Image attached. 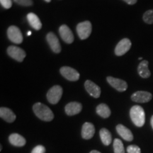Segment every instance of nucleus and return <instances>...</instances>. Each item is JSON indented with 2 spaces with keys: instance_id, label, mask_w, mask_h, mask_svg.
<instances>
[{
  "instance_id": "a211bd4d",
  "label": "nucleus",
  "mask_w": 153,
  "mask_h": 153,
  "mask_svg": "<svg viewBox=\"0 0 153 153\" xmlns=\"http://www.w3.org/2000/svg\"><path fill=\"white\" fill-rule=\"evenodd\" d=\"M9 141L11 145L16 147H23L26 143V139L18 133L11 134L9 137Z\"/></svg>"
},
{
  "instance_id": "4be33fe9",
  "label": "nucleus",
  "mask_w": 153,
  "mask_h": 153,
  "mask_svg": "<svg viewBox=\"0 0 153 153\" xmlns=\"http://www.w3.org/2000/svg\"><path fill=\"white\" fill-rule=\"evenodd\" d=\"M96 111H97V114L99 116L104 118H108L111 116V114L109 107L105 104H101L99 106H97Z\"/></svg>"
},
{
  "instance_id": "a878e982",
  "label": "nucleus",
  "mask_w": 153,
  "mask_h": 153,
  "mask_svg": "<svg viewBox=\"0 0 153 153\" xmlns=\"http://www.w3.org/2000/svg\"><path fill=\"white\" fill-rule=\"evenodd\" d=\"M128 153H141L140 148L137 145H129L127 148Z\"/></svg>"
},
{
  "instance_id": "1a4fd4ad",
  "label": "nucleus",
  "mask_w": 153,
  "mask_h": 153,
  "mask_svg": "<svg viewBox=\"0 0 153 153\" xmlns=\"http://www.w3.org/2000/svg\"><path fill=\"white\" fill-rule=\"evenodd\" d=\"M106 80L112 87L120 92L125 91L128 89V84L123 79H118V78L113 77V76H108L106 78Z\"/></svg>"
},
{
  "instance_id": "72a5a7b5",
  "label": "nucleus",
  "mask_w": 153,
  "mask_h": 153,
  "mask_svg": "<svg viewBox=\"0 0 153 153\" xmlns=\"http://www.w3.org/2000/svg\"><path fill=\"white\" fill-rule=\"evenodd\" d=\"M1 150H2V146H1V145H0V151H1Z\"/></svg>"
},
{
  "instance_id": "6e6552de",
  "label": "nucleus",
  "mask_w": 153,
  "mask_h": 153,
  "mask_svg": "<svg viewBox=\"0 0 153 153\" xmlns=\"http://www.w3.org/2000/svg\"><path fill=\"white\" fill-rule=\"evenodd\" d=\"M131 41L128 38H123L117 44L115 48V54L117 56H122L125 55L131 48Z\"/></svg>"
},
{
  "instance_id": "f03ea898",
  "label": "nucleus",
  "mask_w": 153,
  "mask_h": 153,
  "mask_svg": "<svg viewBox=\"0 0 153 153\" xmlns=\"http://www.w3.org/2000/svg\"><path fill=\"white\" fill-rule=\"evenodd\" d=\"M130 116L133 123L137 127H142L145 122V114L143 107L140 106H133L130 110Z\"/></svg>"
},
{
  "instance_id": "bb28decb",
  "label": "nucleus",
  "mask_w": 153,
  "mask_h": 153,
  "mask_svg": "<svg viewBox=\"0 0 153 153\" xmlns=\"http://www.w3.org/2000/svg\"><path fill=\"white\" fill-rule=\"evenodd\" d=\"M0 3L4 8L6 9H10L12 6V1L11 0H0Z\"/></svg>"
},
{
  "instance_id": "6ab92c4d",
  "label": "nucleus",
  "mask_w": 153,
  "mask_h": 153,
  "mask_svg": "<svg viewBox=\"0 0 153 153\" xmlns=\"http://www.w3.org/2000/svg\"><path fill=\"white\" fill-rule=\"evenodd\" d=\"M148 61L143 60L137 67V72L142 78H148L150 76V71L148 69Z\"/></svg>"
},
{
  "instance_id": "2eb2a0df",
  "label": "nucleus",
  "mask_w": 153,
  "mask_h": 153,
  "mask_svg": "<svg viewBox=\"0 0 153 153\" xmlns=\"http://www.w3.org/2000/svg\"><path fill=\"white\" fill-rule=\"evenodd\" d=\"M95 133V128L92 123L86 122L82 128V136L84 139L89 140L94 136Z\"/></svg>"
},
{
  "instance_id": "423d86ee",
  "label": "nucleus",
  "mask_w": 153,
  "mask_h": 153,
  "mask_svg": "<svg viewBox=\"0 0 153 153\" xmlns=\"http://www.w3.org/2000/svg\"><path fill=\"white\" fill-rule=\"evenodd\" d=\"M7 53L11 58L14 59L15 60L18 62H22L24 58L26 57V52L21 48L14 46V45H11L7 48Z\"/></svg>"
},
{
  "instance_id": "b1692460",
  "label": "nucleus",
  "mask_w": 153,
  "mask_h": 153,
  "mask_svg": "<svg viewBox=\"0 0 153 153\" xmlns=\"http://www.w3.org/2000/svg\"><path fill=\"white\" fill-rule=\"evenodd\" d=\"M143 19L146 24H153V9H150L145 12Z\"/></svg>"
},
{
  "instance_id": "f3484780",
  "label": "nucleus",
  "mask_w": 153,
  "mask_h": 153,
  "mask_svg": "<svg viewBox=\"0 0 153 153\" xmlns=\"http://www.w3.org/2000/svg\"><path fill=\"white\" fill-rule=\"evenodd\" d=\"M0 117L7 121V123H13L16 120V115L10 108L1 107L0 108Z\"/></svg>"
},
{
  "instance_id": "7c9ffc66",
  "label": "nucleus",
  "mask_w": 153,
  "mask_h": 153,
  "mask_svg": "<svg viewBox=\"0 0 153 153\" xmlns=\"http://www.w3.org/2000/svg\"><path fill=\"white\" fill-rule=\"evenodd\" d=\"M89 153H101V152H99V151H97V150H92V151H91Z\"/></svg>"
},
{
  "instance_id": "7ed1b4c3",
  "label": "nucleus",
  "mask_w": 153,
  "mask_h": 153,
  "mask_svg": "<svg viewBox=\"0 0 153 153\" xmlns=\"http://www.w3.org/2000/svg\"><path fill=\"white\" fill-rule=\"evenodd\" d=\"M76 30L80 39L85 40L91 35L92 26L89 21H85V22L78 24Z\"/></svg>"
},
{
  "instance_id": "473e14b6",
  "label": "nucleus",
  "mask_w": 153,
  "mask_h": 153,
  "mask_svg": "<svg viewBox=\"0 0 153 153\" xmlns=\"http://www.w3.org/2000/svg\"><path fill=\"white\" fill-rule=\"evenodd\" d=\"M45 1H46V2H51V0H45Z\"/></svg>"
},
{
  "instance_id": "aec40b11",
  "label": "nucleus",
  "mask_w": 153,
  "mask_h": 153,
  "mask_svg": "<svg viewBox=\"0 0 153 153\" xmlns=\"http://www.w3.org/2000/svg\"><path fill=\"white\" fill-rule=\"evenodd\" d=\"M27 19L32 28L37 30L41 29L42 24L37 15L34 13H29L27 15Z\"/></svg>"
},
{
  "instance_id": "39448f33",
  "label": "nucleus",
  "mask_w": 153,
  "mask_h": 153,
  "mask_svg": "<svg viewBox=\"0 0 153 153\" xmlns=\"http://www.w3.org/2000/svg\"><path fill=\"white\" fill-rule=\"evenodd\" d=\"M7 36L14 43L20 44L23 42V36L19 28L16 26H9L7 29Z\"/></svg>"
},
{
  "instance_id": "412c9836",
  "label": "nucleus",
  "mask_w": 153,
  "mask_h": 153,
  "mask_svg": "<svg viewBox=\"0 0 153 153\" xmlns=\"http://www.w3.org/2000/svg\"><path fill=\"white\" fill-rule=\"evenodd\" d=\"M99 135H100L101 140L102 141L103 144L104 145H109L112 141L111 134L106 128H101L99 131Z\"/></svg>"
},
{
  "instance_id": "5701e85b",
  "label": "nucleus",
  "mask_w": 153,
  "mask_h": 153,
  "mask_svg": "<svg viewBox=\"0 0 153 153\" xmlns=\"http://www.w3.org/2000/svg\"><path fill=\"white\" fill-rule=\"evenodd\" d=\"M114 153H125V149L122 141L120 139L116 138L114 141Z\"/></svg>"
},
{
  "instance_id": "0eeeda50",
  "label": "nucleus",
  "mask_w": 153,
  "mask_h": 153,
  "mask_svg": "<svg viewBox=\"0 0 153 153\" xmlns=\"http://www.w3.org/2000/svg\"><path fill=\"white\" fill-rule=\"evenodd\" d=\"M60 72L65 79L69 80V81L75 82L79 79V72L76 70H74V68H70V67H62L60 70Z\"/></svg>"
},
{
  "instance_id": "c756f323",
  "label": "nucleus",
  "mask_w": 153,
  "mask_h": 153,
  "mask_svg": "<svg viewBox=\"0 0 153 153\" xmlns=\"http://www.w3.org/2000/svg\"><path fill=\"white\" fill-rule=\"evenodd\" d=\"M150 123H151V126H152V128H153V116H152V118H151Z\"/></svg>"
},
{
  "instance_id": "ddd939ff",
  "label": "nucleus",
  "mask_w": 153,
  "mask_h": 153,
  "mask_svg": "<svg viewBox=\"0 0 153 153\" xmlns=\"http://www.w3.org/2000/svg\"><path fill=\"white\" fill-rule=\"evenodd\" d=\"M85 89L91 97L99 98L101 95V88L91 80H87L85 83Z\"/></svg>"
},
{
  "instance_id": "f257e3e1",
  "label": "nucleus",
  "mask_w": 153,
  "mask_h": 153,
  "mask_svg": "<svg viewBox=\"0 0 153 153\" xmlns=\"http://www.w3.org/2000/svg\"><path fill=\"white\" fill-rule=\"evenodd\" d=\"M33 110L36 116L43 121H51L54 118V114L51 108L42 103L34 104Z\"/></svg>"
},
{
  "instance_id": "9b49d317",
  "label": "nucleus",
  "mask_w": 153,
  "mask_h": 153,
  "mask_svg": "<svg viewBox=\"0 0 153 153\" xmlns=\"http://www.w3.org/2000/svg\"><path fill=\"white\" fill-rule=\"evenodd\" d=\"M152 98V94L145 91H138L133 94L131 99L137 103H147L149 102Z\"/></svg>"
},
{
  "instance_id": "393cba45",
  "label": "nucleus",
  "mask_w": 153,
  "mask_h": 153,
  "mask_svg": "<svg viewBox=\"0 0 153 153\" xmlns=\"http://www.w3.org/2000/svg\"><path fill=\"white\" fill-rule=\"evenodd\" d=\"M14 1L18 4L24 6V7H30L33 5L32 0H14Z\"/></svg>"
},
{
  "instance_id": "20e7f679",
  "label": "nucleus",
  "mask_w": 153,
  "mask_h": 153,
  "mask_svg": "<svg viewBox=\"0 0 153 153\" xmlns=\"http://www.w3.org/2000/svg\"><path fill=\"white\" fill-rule=\"evenodd\" d=\"M62 88L59 85L53 86L47 93L48 101L51 104H56L60 100L62 95Z\"/></svg>"
},
{
  "instance_id": "dca6fc26",
  "label": "nucleus",
  "mask_w": 153,
  "mask_h": 153,
  "mask_svg": "<svg viewBox=\"0 0 153 153\" xmlns=\"http://www.w3.org/2000/svg\"><path fill=\"white\" fill-rule=\"evenodd\" d=\"M116 131L118 135L126 141H132L133 140V135L132 132L122 124H118L116 126Z\"/></svg>"
},
{
  "instance_id": "2f4dec72",
  "label": "nucleus",
  "mask_w": 153,
  "mask_h": 153,
  "mask_svg": "<svg viewBox=\"0 0 153 153\" xmlns=\"http://www.w3.org/2000/svg\"><path fill=\"white\" fill-rule=\"evenodd\" d=\"M32 34V33H31V31H28V33H27V35L28 36H30Z\"/></svg>"
},
{
  "instance_id": "f8f14e48",
  "label": "nucleus",
  "mask_w": 153,
  "mask_h": 153,
  "mask_svg": "<svg viewBox=\"0 0 153 153\" xmlns=\"http://www.w3.org/2000/svg\"><path fill=\"white\" fill-rule=\"evenodd\" d=\"M59 33L62 39L66 43L70 44L74 41V35L72 30L67 25H62L59 28Z\"/></svg>"
},
{
  "instance_id": "9d476101",
  "label": "nucleus",
  "mask_w": 153,
  "mask_h": 153,
  "mask_svg": "<svg viewBox=\"0 0 153 153\" xmlns=\"http://www.w3.org/2000/svg\"><path fill=\"white\" fill-rule=\"evenodd\" d=\"M46 39L53 53H60L61 52L60 43L59 42L58 38L57 37L55 34L53 33V32H50L47 34Z\"/></svg>"
},
{
  "instance_id": "cd10ccee",
  "label": "nucleus",
  "mask_w": 153,
  "mask_h": 153,
  "mask_svg": "<svg viewBox=\"0 0 153 153\" xmlns=\"http://www.w3.org/2000/svg\"><path fill=\"white\" fill-rule=\"evenodd\" d=\"M45 148L43 145H37L31 151V153H45Z\"/></svg>"
},
{
  "instance_id": "c85d7f7f",
  "label": "nucleus",
  "mask_w": 153,
  "mask_h": 153,
  "mask_svg": "<svg viewBox=\"0 0 153 153\" xmlns=\"http://www.w3.org/2000/svg\"><path fill=\"white\" fill-rule=\"evenodd\" d=\"M123 1H125L128 4H130V5H133L135 4V3L137 2V0H123Z\"/></svg>"
},
{
  "instance_id": "4468645a",
  "label": "nucleus",
  "mask_w": 153,
  "mask_h": 153,
  "mask_svg": "<svg viewBox=\"0 0 153 153\" xmlns=\"http://www.w3.org/2000/svg\"><path fill=\"white\" fill-rule=\"evenodd\" d=\"M82 109V105L79 102H70L65 106V110L68 116H74L81 112Z\"/></svg>"
}]
</instances>
